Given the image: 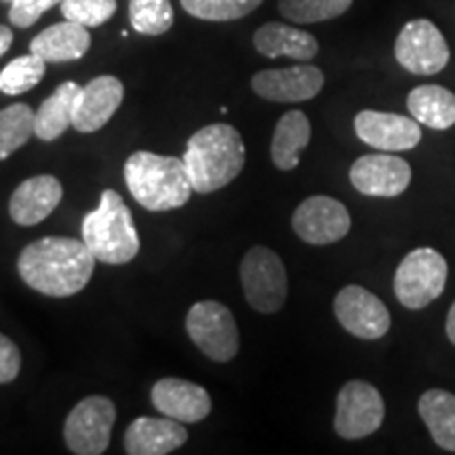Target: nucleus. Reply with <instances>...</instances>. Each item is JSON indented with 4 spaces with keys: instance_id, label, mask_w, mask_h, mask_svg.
Returning a JSON list of instances; mask_svg holds the SVG:
<instances>
[{
    "instance_id": "obj_29",
    "label": "nucleus",
    "mask_w": 455,
    "mask_h": 455,
    "mask_svg": "<svg viewBox=\"0 0 455 455\" xmlns=\"http://www.w3.org/2000/svg\"><path fill=\"white\" fill-rule=\"evenodd\" d=\"M47 72V61L38 55L15 57L4 70L0 72V91L7 95H21L36 87Z\"/></svg>"
},
{
    "instance_id": "obj_9",
    "label": "nucleus",
    "mask_w": 455,
    "mask_h": 455,
    "mask_svg": "<svg viewBox=\"0 0 455 455\" xmlns=\"http://www.w3.org/2000/svg\"><path fill=\"white\" fill-rule=\"evenodd\" d=\"M386 418V405L373 384L352 379L341 386L335 405V432L346 441H358L379 430Z\"/></svg>"
},
{
    "instance_id": "obj_31",
    "label": "nucleus",
    "mask_w": 455,
    "mask_h": 455,
    "mask_svg": "<svg viewBox=\"0 0 455 455\" xmlns=\"http://www.w3.org/2000/svg\"><path fill=\"white\" fill-rule=\"evenodd\" d=\"M116 0H61V15L84 28H100L116 13Z\"/></svg>"
},
{
    "instance_id": "obj_17",
    "label": "nucleus",
    "mask_w": 455,
    "mask_h": 455,
    "mask_svg": "<svg viewBox=\"0 0 455 455\" xmlns=\"http://www.w3.org/2000/svg\"><path fill=\"white\" fill-rule=\"evenodd\" d=\"M152 405L156 411L181 424H196L212 413V396L195 382L163 378L152 386Z\"/></svg>"
},
{
    "instance_id": "obj_26",
    "label": "nucleus",
    "mask_w": 455,
    "mask_h": 455,
    "mask_svg": "<svg viewBox=\"0 0 455 455\" xmlns=\"http://www.w3.org/2000/svg\"><path fill=\"white\" fill-rule=\"evenodd\" d=\"M34 114L28 104H13L0 110V161L9 158L34 135Z\"/></svg>"
},
{
    "instance_id": "obj_13",
    "label": "nucleus",
    "mask_w": 455,
    "mask_h": 455,
    "mask_svg": "<svg viewBox=\"0 0 455 455\" xmlns=\"http://www.w3.org/2000/svg\"><path fill=\"white\" fill-rule=\"evenodd\" d=\"M325 84V74L321 68L310 64H298L276 70H261L253 74L251 89L261 100L276 104H299L321 93Z\"/></svg>"
},
{
    "instance_id": "obj_28",
    "label": "nucleus",
    "mask_w": 455,
    "mask_h": 455,
    "mask_svg": "<svg viewBox=\"0 0 455 455\" xmlns=\"http://www.w3.org/2000/svg\"><path fill=\"white\" fill-rule=\"evenodd\" d=\"M355 0H278L284 20L295 24H318L344 15Z\"/></svg>"
},
{
    "instance_id": "obj_23",
    "label": "nucleus",
    "mask_w": 455,
    "mask_h": 455,
    "mask_svg": "<svg viewBox=\"0 0 455 455\" xmlns=\"http://www.w3.org/2000/svg\"><path fill=\"white\" fill-rule=\"evenodd\" d=\"M312 127L308 116L299 110H291L278 118L272 135L270 155L276 169L291 171L299 164V155L310 144Z\"/></svg>"
},
{
    "instance_id": "obj_12",
    "label": "nucleus",
    "mask_w": 455,
    "mask_h": 455,
    "mask_svg": "<svg viewBox=\"0 0 455 455\" xmlns=\"http://www.w3.org/2000/svg\"><path fill=\"white\" fill-rule=\"evenodd\" d=\"M293 232L308 244L338 243L350 232L352 220L344 203L331 196H310L295 209L291 220Z\"/></svg>"
},
{
    "instance_id": "obj_32",
    "label": "nucleus",
    "mask_w": 455,
    "mask_h": 455,
    "mask_svg": "<svg viewBox=\"0 0 455 455\" xmlns=\"http://www.w3.org/2000/svg\"><path fill=\"white\" fill-rule=\"evenodd\" d=\"M55 4H61V0H13L9 11V21L17 28H30Z\"/></svg>"
},
{
    "instance_id": "obj_5",
    "label": "nucleus",
    "mask_w": 455,
    "mask_h": 455,
    "mask_svg": "<svg viewBox=\"0 0 455 455\" xmlns=\"http://www.w3.org/2000/svg\"><path fill=\"white\" fill-rule=\"evenodd\" d=\"M447 259L432 247L413 249L395 275V295L409 310H422L445 291Z\"/></svg>"
},
{
    "instance_id": "obj_19",
    "label": "nucleus",
    "mask_w": 455,
    "mask_h": 455,
    "mask_svg": "<svg viewBox=\"0 0 455 455\" xmlns=\"http://www.w3.org/2000/svg\"><path fill=\"white\" fill-rule=\"evenodd\" d=\"M188 441V430L178 419L138 418L124 432V451L129 455H167Z\"/></svg>"
},
{
    "instance_id": "obj_21",
    "label": "nucleus",
    "mask_w": 455,
    "mask_h": 455,
    "mask_svg": "<svg viewBox=\"0 0 455 455\" xmlns=\"http://www.w3.org/2000/svg\"><path fill=\"white\" fill-rule=\"evenodd\" d=\"M253 44L258 53L264 57H291L298 61L315 60L318 55V41L310 32L299 30V28L278 24L270 21L264 24L253 34Z\"/></svg>"
},
{
    "instance_id": "obj_6",
    "label": "nucleus",
    "mask_w": 455,
    "mask_h": 455,
    "mask_svg": "<svg viewBox=\"0 0 455 455\" xmlns=\"http://www.w3.org/2000/svg\"><path fill=\"white\" fill-rule=\"evenodd\" d=\"M241 283L247 304L261 315H275L287 301V270L276 251L258 244L241 261Z\"/></svg>"
},
{
    "instance_id": "obj_24",
    "label": "nucleus",
    "mask_w": 455,
    "mask_h": 455,
    "mask_svg": "<svg viewBox=\"0 0 455 455\" xmlns=\"http://www.w3.org/2000/svg\"><path fill=\"white\" fill-rule=\"evenodd\" d=\"M407 110L424 127L445 131L455 124V93L441 84H419L409 93Z\"/></svg>"
},
{
    "instance_id": "obj_7",
    "label": "nucleus",
    "mask_w": 455,
    "mask_h": 455,
    "mask_svg": "<svg viewBox=\"0 0 455 455\" xmlns=\"http://www.w3.org/2000/svg\"><path fill=\"white\" fill-rule=\"evenodd\" d=\"M186 331L196 348L215 363L232 361L241 348L235 315L215 299L198 301L188 310Z\"/></svg>"
},
{
    "instance_id": "obj_3",
    "label": "nucleus",
    "mask_w": 455,
    "mask_h": 455,
    "mask_svg": "<svg viewBox=\"0 0 455 455\" xmlns=\"http://www.w3.org/2000/svg\"><path fill=\"white\" fill-rule=\"evenodd\" d=\"M124 184L146 212H173L195 195L184 158L133 152L124 161Z\"/></svg>"
},
{
    "instance_id": "obj_35",
    "label": "nucleus",
    "mask_w": 455,
    "mask_h": 455,
    "mask_svg": "<svg viewBox=\"0 0 455 455\" xmlns=\"http://www.w3.org/2000/svg\"><path fill=\"white\" fill-rule=\"evenodd\" d=\"M447 338H449V341H451V344L455 346V301H453V306H451V310H449V315H447Z\"/></svg>"
},
{
    "instance_id": "obj_4",
    "label": "nucleus",
    "mask_w": 455,
    "mask_h": 455,
    "mask_svg": "<svg viewBox=\"0 0 455 455\" xmlns=\"http://www.w3.org/2000/svg\"><path fill=\"white\" fill-rule=\"evenodd\" d=\"M81 230L83 241L98 261L121 266L138 258L140 235L133 215L118 192L104 190L100 207L84 215Z\"/></svg>"
},
{
    "instance_id": "obj_18",
    "label": "nucleus",
    "mask_w": 455,
    "mask_h": 455,
    "mask_svg": "<svg viewBox=\"0 0 455 455\" xmlns=\"http://www.w3.org/2000/svg\"><path fill=\"white\" fill-rule=\"evenodd\" d=\"M64 198V186L53 175H34L15 188L9 215L17 226H36L55 212Z\"/></svg>"
},
{
    "instance_id": "obj_30",
    "label": "nucleus",
    "mask_w": 455,
    "mask_h": 455,
    "mask_svg": "<svg viewBox=\"0 0 455 455\" xmlns=\"http://www.w3.org/2000/svg\"><path fill=\"white\" fill-rule=\"evenodd\" d=\"M264 0H181V7L196 20L235 21L247 17Z\"/></svg>"
},
{
    "instance_id": "obj_33",
    "label": "nucleus",
    "mask_w": 455,
    "mask_h": 455,
    "mask_svg": "<svg viewBox=\"0 0 455 455\" xmlns=\"http://www.w3.org/2000/svg\"><path fill=\"white\" fill-rule=\"evenodd\" d=\"M21 352L7 335L0 333V384H9L20 375Z\"/></svg>"
},
{
    "instance_id": "obj_25",
    "label": "nucleus",
    "mask_w": 455,
    "mask_h": 455,
    "mask_svg": "<svg viewBox=\"0 0 455 455\" xmlns=\"http://www.w3.org/2000/svg\"><path fill=\"white\" fill-rule=\"evenodd\" d=\"M418 411L432 441L455 453V395L441 388L426 390L418 401Z\"/></svg>"
},
{
    "instance_id": "obj_36",
    "label": "nucleus",
    "mask_w": 455,
    "mask_h": 455,
    "mask_svg": "<svg viewBox=\"0 0 455 455\" xmlns=\"http://www.w3.org/2000/svg\"><path fill=\"white\" fill-rule=\"evenodd\" d=\"M11 3H13V0H11Z\"/></svg>"
},
{
    "instance_id": "obj_10",
    "label": "nucleus",
    "mask_w": 455,
    "mask_h": 455,
    "mask_svg": "<svg viewBox=\"0 0 455 455\" xmlns=\"http://www.w3.org/2000/svg\"><path fill=\"white\" fill-rule=\"evenodd\" d=\"M395 57L407 72L432 76L447 66L449 44L430 20H411L398 32Z\"/></svg>"
},
{
    "instance_id": "obj_34",
    "label": "nucleus",
    "mask_w": 455,
    "mask_h": 455,
    "mask_svg": "<svg viewBox=\"0 0 455 455\" xmlns=\"http://www.w3.org/2000/svg\"><path fill=\"white\" fill-rule=\"evenodd\" d=\"M13 44V32L9 26H0V57H3Z\"/></svg>"
},
{
    "instance_id": "obj_16",
    "label": "nucleus",
    "mask_w": 455,
    "mask_h": 455,
    "mask_svg": "<svg viewBox=\"0 0 455 455\" xmlns=\"http://www.w3.org/2000/svg\"><path fill=\"white\" fill-rule=\"evenodd\" d=\"M123 98L124 84L116 76H110V74L95 76L93 81L81 87L76 108H74L72 127L78 133H95V131L104 129L121 108Z\"/></svg>"
},
{
    "instance_id": "obj_2",
    "label": "nucleus",
    "mask_w": 455,
    "mask_h": 455,
    "mask_svg": "<svg viewBox=\"0 0 455 455\" xmlns=\"http://www.w3.org/2000/svg\"><path fill=\"white\" fill-rule=\"evenodd\" d=\"M181 158L196 195H212L241 175L247 161V150H244L243 135L232 124L215 123L198 129L188 140Z\"/></svg>"
},
{
    "instance_id": "obj_22",
    "label": "nucleus",
    "mask_w": 455,
    "mask_h": 455,
    "mask_svg": "<svg viewBox=\"0 0 455 455\" xmlns=\"http://www.w3.org/2000/svg\"><path fill=\"white\" fill-rule=\"evenodd\" d=\"M81 87L76 83H61L34 114V135L43 141H55L72 127L74 108Z\"/></svg>"
},
{
    "instance_id": "obj_14",
    "label": "nucleus",
    "mask_w": 455,
    "mask_h": 455,
    "mask_svg": "<svg viewBox=\"0 0 455 455\" xmlns=\"http://www.w3.org/2000/svg\"><path fill=\"white\" fill-rule=\"evenodd\" d=\"M355 131L363 144L382 152L413 150L422 141V127L411 116L395 112L363 110L355 118Z\"/></svg>"
},
{
    "instance_id": "obj_15",
    "label": "nucleus",
    "mask_w": 455,
    "mask_h": 455,
    "mask_svg": "<svg viewBox=\"0 0 455 455\" xmlns=\"http://www.w3.org/2000/svg\"><path fill=\"white\" fill-rule=\"evenodd\" d=\"M350 181L365 196H398L411 184V167L392 155H365L350 167Z\"/></svg>"
},
{
    "instance_id": "obj_1",
    "label": "nucleus",
    "mask_w": 455,
    "mask_h": 455,
    "mask_svg": "<svg viewBox=\"0 0 455 455\" xmlns=\"http://www.w3.org/2000/svg\"><path fill=\"white\" fill-rule=\"evenodd\" d=\"M95 261L84 241L44 236L26 244L17 259V272L34 291L47 298H70L87 287Z\"/></svg>"
},
{
    "instance_id": "obj_20",
    "label": "nucleus",
    "mask_w": 455,
    "mask_h": 455,
    "mask_svg": "<svg viewBox=\"0 0 455 455\" xmlns=\"http://www.w3.org/2000/svg\"><path fill=\"white\" fill-rule=\"evenodd\" d=\"M91 47V34L84 26L76 21H61L49 26L38 36L32 38L30 53L43 57L47 64H61L84 57Z\"/></svg>"
},
{
    "instance_id": "obj_8",
    "label": "nucleus",
    "mask_w": 455,
    "mask_h": 455,
    "mask_svg": "<svg viewBox=\"0 0 455 455\" xmlns=\"http://www.w3.org/2000/svg\"><path fill=\"white\" fill-rule=\"evenodd\" d=\"M116 407L108 396H87L68 413L64 441L76 455H101L110 445Z\"/></svg>"
},
{
    "instance_id": "obj_11",
    "label": "nucleus",
    "mask_w": 455,
    "mask_h": 455,
    "mask_svg": "<svg viewBox=\"0 0 455 455\" xmlns=\"http://www.w3.org/2000/svg\"><path fill=\"white\" fill-rule=\"evenodd\" d=\"M333 312L339 325L358 339H379L390 331V312L384 301L358 284H348L335 295Z\"/></svg>"
},
{
    "instance_id": "obj_27",
    "label": "nucleus",
    "mask_w": 455,
    "mask_h": 455,
    "mask_svg": "<svg viewBox=\"0 0 455 455\" xmlns=\"http://www.w3.org/2000/svg\"><path fill=\"white\" fill-rule=\"evenodd\" d=\"M171 0H129V21L135 32L161 36L173 26Z\"/></svg>"
}]
</instances>
